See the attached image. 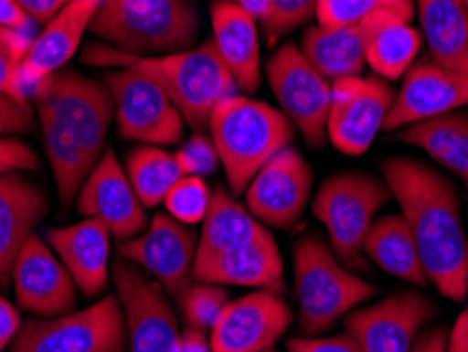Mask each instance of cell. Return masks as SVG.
<instances>
[{
    "label": "cell",
    "instance_id": "5b68a950",
    "mask_svg": "<svg viewBox=\"0 0 468 352\" xmlns=\"http://www.w3.org/2000/svg\"><path fill=\"white\" fill-rule=\"evenodd\" d=\"M293 279L298 327L304 337L325 334L335 321L378 293V287L355 277L332 247L314 234L293 247Z\"/></svg>",
    "mask_w": 468,
    "mask_h": 352
},
{
    "label": "cell",
    "instance_id": "ffe728a7",
    "mask_svg": "<svg viewBox=\"0 0 468 352\" xmlns=\"http://www.w3.org/2000/svg\"><path fill=\"white\" fill-rule=\"evenodd\" d=\"M468 106V74L420 61L405 74L401 91L388 110L384 131H399L414 123L456 112Z\"/></svg>",
    "mask_w": 468,
    "mask_h": 352
},
{
    "label": "cell",
    "instance_id": "7c38bea8",
    "mask_svg": "<svg viewBox=\"0 0 468 352\" xmlns=\"http://www.w3.org/2000/svg\"><path fill=\"white\" fill-rule=\"evenodd\" d=\"M197 234L169 213H156L146 230L119 245V258L150 274L176 304L192 285Z\"/></svg>",
    "mask_w": 468,
    "mask_h": 352
},
{
    "label": "cell",
    "instance_id": "277c9868",
    "mask_svg": "<svg viewBox=\"0 0 468 352\" xmlns=\"http://www.w3.org/2000/svg\"><path fill=\"white\" fill-rule=\"evenodd\" d=\"M198 26L188 0H101L89 30L114 49L148 58L192 49Z\"/></svg>",
    "mask_w": 468,
    "mask_h": 352
},
{
    "label": "cell",
    "instance_id": "7dc6e473",
    "mask_svg": "<svg viewBox=\"0 0 468 352\" xmlns=\"http://www.w3.org/2000/svg\"><path fill=\"white\" fill-rule=\"evenodd\" d=\"M240 9H245L250 13L251 17H256L258 22L264 24L268 16H271V6H272V0H234Z\"/></svg>",
    "mask_w": 468,
    "mask_h": 352
},
{
    "label": "cell",
    "instance_id": "d590c367",
    "mask_svg": "<svg viewBox=\"0 0 468 352\" xmlns=\"http://www.w3.org/2000/svg\"><path fill=\"white\" fill-rule=\"evenodd\" d=\"M176 158L184 176H211L219 165L216 144H213L211 135H205L201 131H197L188 142H184V146L176 152Z\"/></svg>",
    "mask_w": 468,
    "mask_h": 352
},
{
    "label": "cell",
    "instance_id": "b9f144b4",
    "mask_svg": "<svg viewBox=\"0 0 468 352\" xmlns=\"http://www.w3.org/2000/svg\"><path fill=\"white\" fill-rule=\"evenodd\" d=\"M22 329V316L13 304L0 295V352L11 347L16 336Z\"/></svg>",
    "mask_w": 468,
    "mask_h": 352
},
{
    "label": "cell",
    "instance_id": "f35d334b",
    "mask_svg": "<svg viewBox=\"0 0 468 352\" xmlns=\"http://www.w3.org/2000/svg\"><path fill=\"white\" fill-rule=\"evenodd\" d=\"M34 121L30 101L0 93V137H11L30 131Z\"/></svg>",
    "mask_w": 468,
    "mask_h": 352
},
{
    "label": "cell",
    "instance_id": "ba28073f",
    "mask_svg": "<svg viewBox=\"0 0 468 352\" xmlns=\"http://www.w3.org/2000/svg\"><path fill=\"white\" fill-rule=\"evenodd\" d=\"M127 323L119 295L53 319L26 321L9 352H122Z\"/></svg>",
    "mask_w": 468,
    "mask_h": 352
},
{
    "label": "cell",
    "instance_id": "7402d4cb",
    "mask_svg": "<svg viewBox=\"0 0 468 352\" xmlns=\"http://www.w3.org/2000/svg\"><path fill=\"white\" fill-rule=\"evenodd\" d=\"M101 0H70L37 37L32 38L22 64V82L26 93L47 76L59 72L79 51L82 37L91 27Z\"/></svg>",
    "mask_w": 468,
    "mask_h": 352
},
{
    "label": "cell",
    "instance_id": "f6af8a7d",
    "mask_svg": "<svg viewBox=\"0 0 468 352\" xmlns=\"http://www.w3.org/2000/svg\"><path fill=\"white\" fill-rule=\"evenodd\" d=\"M447 352H468V306L450 329V336H447Z\"/></svg>",
    "mask_w": 468,
    "mask_h": 352
},
{
    "label": "cell",
    "instance_id": "30bf717a",
    "mask_svg": "<svg viewBox=\"0 0 468 352\" xmlns=\"http://www.w3.org/2000/svg\"><path fill=\"white\" fill-rule=\"evenodd\" d=\"M268 82L283 112L311 146L327 140V116L332 106V82L308 61L300 47L281 45L266 66Z\"/></svg>",
    "mask_w": 468,
    "mask_h": 352
},
{
    "label": "cell",
    "instance_id": "484cf974",
    "mask_svg": "<svg viewBox=\"0 0 468 352\" xmlns=\"http://www.w3.org/2000/svg\"><path fill=\"white\" fill-rule=\"evenodd\" d=\"M418 17L432 64L468 74V9L464 0H418Z\"/></svg>",
    "mask_w": 468,
    "mask_h": 352
},
{
    "label": "cell",
    "instance_id": "9c48e42d",
    "mask_svg": "<svg viewBox=\"0 0 468 352\" xmlns=\"http://www.w3.org/2000/svg\"><path fill=\"white\" fill-rule=\"evenodd\" d=\"M104 85L112 95L122 140L158 148L182 142L184 116L154 80L129 68H116L104 74Z\"/></svg>",
    "mask_w": 468,
    "mask_h": 352
},
{
    "label": "cell",
    "instance_id": "681fc988",
    "mask_svg": "<svg viewBox=\"0 0 468 352\" xmlns=\"http://www.w3.org/2000/svg\"><path fill=\"white\" fill-rule=\"evenodd\" d=\"M264 352H272V350H264Z\"/></svg>",
    "mask_w": 468,
    "mask_h": 352
},
{
    "label": "cell",
    "instance_id": "52a82bcc",
    "mask_svg": "<svg viewBox=\"0 0 468 352\" xmlns=\"http://www.w3.org/2000/svg\"><path fill=\"white\" fill-rule=\"evenodd\" d=\"M37 114L51 116L74 137L89 161H100L114 121V101L104 82L77 70H59L32 91Z\"/></svg>",
    "mask_w": 468,
    "mask_h": 352
},
{
    "label": "cell",
    "instance_id": "44dd1931",
    "mask_svg": "<svg viewBox=\"0 0 468 352\" xmlns=\"http://www.w3.org/2000/svg\"><path fill=\"white\" fill-rule=\"evenodd\" d=\"M110 234L100 219L85 218L77 224L47 228L43 239L70 272L87 298L104 293L110 281Z\"/></svg>",
    "mask_w": 468,
    "mask_h": 352
},
{
    "label": "cell",
    "instance_id": "4fadbf2b",
    "mask_svg": "<svg viewBox=\"0 0 468 352\" xmlns=\"http://www.w3.org/2000/svg\"><path fill=\"white\" fill-rule=\"evenodd\" d=\"M414 3H401L376 11L365 19L346 26L308 27L302 38V53L329 82L348 76H361L369 43L382 27L397 22H411Z\"/></svg>",
    "mask_w": 468,
    "mask_h": 352
},
{
    "label": "cell",
    "instance_id": "74e56055",
    "mask_svg": "<svg viewBox=\"0 0 468 352\" xmlns=\"http://www.w3.org/2000/svg\"><path fill=\"white\" fill-rule=\"evenodd\" d=\"M38 167V155L17 137H0V176Z\"/></svg>",
    "mask_w": 468,
    "mask_h": 352
},
{
    "label": "cell",
    "instance_id": "d6a6232c",
    "mask_svg": "<svg viewBox=\"0 0 468 352\" xmlns=\"http://www.w3.org/2000/svg\"><path fill=\"white\" fill-rule=\"evenodd\" d=\"M213 190L207 186L203 177L197 176H184L176 182L169 195L165 197V209L177 222L186 226L203 224L205 216H207L211 205Z\"/></svg>",
    "mask_w": 468,
    "mask_h": 352
},
{
    "label": "cell",
    "instance_id": "4dcf8cb0",
    "mask_svg": "<svg viewBox=\"0 0 468 352\" xmlns=\"http://www.w3.org/2000/svg\"><path fill=\"white\" fill-rule=\"evenodd\" d=\"M422 45V34L414 26L408 22L388 24L369 43L365 64H369L371 70L382 79L397 80L414 66Z\"/></svg>",
    "mask_w": 468,
    "mask_h": 352
},
{
    "label": "cell",
    "instance_id": "ac0fdd59",
    "mask_svg": "<svg viewBox=\"0 0 468 352\" xmlns=\"http://www.w3.org/2000/svg\"><path fill=\"white\" fill-rule=\"evenodd\" d=\"M80 216L100 219L110 234L121 240L133 239L148 228V213L131 186L127 171L110 148L91 174L82 182L77 195Z\"/></svg>",
    "mask_w": 468,
    "mask_h": 352
},
{
    "label": "cell",
    "instance_id": "1f68e13d",
    "mask_svg": "<svg viewBox=\"0 0 468 352\" xmlns=\"http://www.w3.org/2000/svg\"><path fill=\"white\" fill-rule=\"evenodd\" d=\"M229 292L222 285H211V283H192L188 292L184 293L182 302L177 304L182 310L186 327L207 331L216 325L219 315L229 306Z\"/></svg>",
    "mask_w": 468,
    "mask_h": 352
},
{
    "label": "cell",
    "instance_id": "5bb4252c",
    "mask_svg": "<svg viewBox=\"0 0 468 352\" xmlns=\"http://www.w3.org/2000/svg\"><path fill=\"white\" fill-rule=\"evenodd\" d=\"M395 101L392 89L382 79L348 76L332 82V106L327 137L344 155H363L384 129Z\"/></svg>",
    "mask_w": 468,
    "mask_h": 352
},
{
    "label": "cell",
    "instance_id": "bcb514c9",
    "mask_svg": "<svg viewBox=\"0 0 468 352\" xmlns=\"http://www.w3.org/2000/svg\"><path fill=\"white\" fill-rule=\"evenodd\" d=\"M180 352H213L205 331L186 327L180 334Z\"/></svg>",
    "mask_w": 468,
    "mask_h": 352
},
{
    "label": "cell",
    "instance_id": "60d3db41",
    "mask_svg": "<svg viewBox=\"0 0 468 352\" xmlns=\"http://www.w3.org/2000/svg\"><path fill=\"white\" fill-rule=\"evenodd\" d=\"M0 26L22 34H30V37H34V27H37V24L27 17V13L16 0H0Z\"/></svg>",
    "mask_w": 468,
    "mask_h": 352
},
{
    "label": "cell",
    "instance_id": "ab89813d",
    "mask_svg": "<svg viewBox=\"0 0 468 352\" xmlns=\"http://www.w3.org/2000/svg\"><path fill=\"white\" fill-rule=\"evenodd\" d=\"M289 352H361L359 344H356L348 334L334 336V337H292L287 342Z\"/></svg>",
    "mask_w": 468,
    "mask_h": 352
},
{
    "label": "cell",
    "instance_id": "ee69618b",
    "mask_svg": "<svg viewBox=\"0 0 468 352\" xmlns=\"http://www.w3.org/2000/svg\"><path fill=\"white\" fill-rule=\"evenodd\" d=\"M447 336H450V329L445 325L431 327L424 334H418L411 352H447Z\"/></svg>",
    "mask_w": 468,
    "mask_h": 352
},
{
    "label": "cell",
    "instance_id": "603a6c76",
    "mask_svg": "<svg viewBox=\"0 0 468 352\" xmlns=\"http://www.w3.org/2000/svg\"><path fill=\"white\" fill-rule=\"evenodd\" d=\"M47 213L49 198L43 188L22 174L0 176V289L11 285L17 255Z\"/></svg>",
    "mask_w": 468,
    "mask_h": 352
},
{
    "label": "cell",
    "instance_id": "f1b7e54d",
    "mask_svg": "<svg viewBox=\"0 0 468 352\" xmlns=\"http://www.w3.org/2000/svg\"><path fill=\"white\" fill-rule=\"evenodd\" d=\"M363 255H367L376 266H380L392 277L414 283L420 287L429 285L414 234L403 216L388 213V216L378 218L365 237Z\"/></svg>",
    "mask_w": 468,
    "mask_h": 352
},
{
    "label": "cell",
    "instance_id": "cb8c5ba5",
    "mask_svg": "<svg viewBox=\"0 0 468 352\" xmlns=\"http://www.w3.org/2000/svg\"><path fill=\"white\" fill-rule=\"evenodd\" d=\"M211 45L239 91L256 93L261 80L258 19L234 0H216L211 6Z\"/></svg>",
    "mask_w": 468,
    "mask_h": 352
},
{
    "label": "cell",
    "instance_id": "836d02e7",
    "mask_svg": "<svg viewBox=\"0 0 468 352\" xmlns=\"http://www.w3.org/2000/svg\"><path fill=\"white\" fill-rule=\"evenodd\" d=\"M30 34H22L0 26V93L27 101L22 82V64L32 45Z\"/></svg>",
    "mask_w": 468,
    "mask_h": 352
},
{
    "label": "cell",
    "instance_id": "8d00e7d4",
    "mask_svg": "<svg viewBox=\"0 0 468 352\" xmlns=\"http://www.w3.org/2000/svg\"><path fill=\"white\" fill-rule=\"evenodd\" d=\"M316 13V0H272L271 16L264 22L266 37L277 40L285 32L306 24Z\"/></svg>",
    "mask_w": 468,
    "mask_h": 352
},
{
    "label": "cell",
    "instance_id": "83f0119b",
    "mask_svg": "<svg viewBox=\"0 0 468 352\" xmlns=\"http://www.w3.org/2000/svg\"><path fill=\"white\" fill-rule=\"evenodd\" d=\"M399 137L411 144L463 182L468 195V112H450L414 123L401 129Z\"/></svg>",
    "mask_w": 468,
    "mask_h": 352
},
{
    "label": "cell",
    "instance_id": "e575fe53",
    "mask_svg": "<svg viewBox=\"0 0 468 352\" xmlns=\"http://www.w3.org/2000/svg\"><path fill=\"white\" fill-rule=\"evenodd\" d=\"M401 0H316V19L319 26L335 27L355 24L371 13L387 9Z\"/></svg>",
    "mask_w": 468,
    "mask_h": 352
},
{
    "label": "cell",
    "instance_id": "d4e9b609",
    "mask_svg": "<svg viewBox=\"0 0 468 352\" xmlns=\"http://www.w3.org/2000/svg\"><path fill=\"white\" fill-rule=\"evenodd\" d=\"M192 281L211 283V285L256 287L281 295L285 292L283 260L272 234L237 251L195 261Z\"/></svg>",
    "mask_w": 468,
    "mask_h": 352
},
{
    "label": "cell",
    "instance_id": "8fae6325",
    "mask_svg": "<svg viewBox=\"0 0 468 352\" xmlns=\"http://www.w3.org/2000/svg\"><path fill=\"white\" fill-rule=\"evenodd\" d=\"M127 323L129 352H180V329L171 298L135 264L119 258L112 268Z\"/></svg>",
    "mask_w": 468,
    "mask_h": 352
},
{
    "label": "cell",
    "instance_id": "3957f363",
    "mask_svg": "<svg viewBox=\"0 0 468 352\" xmlns=\"http://www.w3.org/2000/svg\"><path fill=\"white\" fill-rule=\"evenodd\" d=\"M207 129L234 197L293 140V125L281 110L239 93L213 108Z\"/></svg>",
    "mask_w": 468,
    "mask_h": 352
},
{
    "label": "cell",
    "instance_id": "9a60e30c",
    "mask_svg": "<svg viewBox=\"0 0 468 352\" xmlns=\"http://www.w3.org/2000/svg\"><path fill=\"white\" fill-rule=\"evenodd\" d=\"M313 190V171L298 150L287 146L261 167L245 188V207L271 228L300 222Z\"/></svg>",
    "mask_w": 468,
    "mask_h": 352
},
{
    "label": "cell",
    "instance_id": "e0dca14e",
    "mask_svg": "<svg viewBox=\"0 0 468 352\" xmlns=\"http://www.w3.org/2000/svg\"><path fill=\"white\" fill-rule=\"evenodd\" d=\"M293 313L281 293L258 292L229 302L209 331L213 352H264L272 350L292 327Z\"/></svg>",
    "mask_w": 468,
    "mask_h": 352
},
{
    "label": "cell",
    "instance_id": "7a4b0ae2",
    "mask_svg": "<svg viewBox=\"0 0 468 352\" xmlns=\"http://www.w3.org/2000/svg\"><path fill=\"white\" fill-rule=\"evenodd\" d=\"M82 61L89 66L129 68L148 76L169 95L182 112L186 125L195 131L207 129L213 108L239 91L237 82L226 70L211 40L188 51L148 55V58L91 43L82 51Z\"/></svg>",
    "mask_w": 468,
    "mask_h": 352
},
{
    "label": "cell",
    "instance_id": "4316f807",
    "mask_svg": "<svg viewBox=\"0 0 468 352\" xmlns=\"http://www.w3.org/2000/svg\"><path fill=\"white\" fill-rule=\"evenodd\" d=\"M271 237V230L251 216L245 205H240L222 186L213 190L207 216L203 219V232L198 239L197 260H207L213 255L237 251L258 240Z\"/></svg>",
    "mask_w": 468,
    "mask_h": 352
},
{
    "label": "cell",
    "instance_id": "7bdbcfd3",
    "mask_svg": "<svg viewBox=\"0 0 468 352\" xmlns=\"http://www.w3.org/2000/svg\"><path fill=\"white\" fill-rule=\"evenodd\" d=\"M34 24L47 26L70 0H16Z\"/></svg>",
    "mask_w": 468,
    "mask_h": 352
},
{
    "label": "cell",
    "instance_id": "d6986e66",
    "mask_svg": "<svg viewBox=\"0 0 468 352\" xmlns=\"http://www.w3.org/2000/svg\"><path fill=\"white\" fill-rule=\"evenodd\" d=\"M11 283L19 308L40 319H53L77 308V283L47 240L37 234H32L19 251Z\"/></svg>",
    "mask_w": 468,
    "mask_h": 352
},
{
    "label": "cell",
    "instance_id": "c3c4849f",
    "mask_svg": "<svg viewBox=\"0 0 468 352\" xmlns=\"http://www.w3.org/2000/svg\"><path fill=\"white\" fill-rule=\"evenodd\" d=\"M464 3H466V9H468V0H464Z\"/></svg>",
    "mask_w": 468,
    "mask_h": 352
},
{
    "label": "cell",
    "instance_id": "8992f818",
    "mask_svg": "<svg viewBox=\"0 0 468 352\" xmlns=\"http://www.w3.org/2000/svg\"><path fill=\"white\" fill-rule=\"evenodd\" d=\"M388 198V186L363 171L332 176L314 195V218L325 226L329 247L346 268H365V237Z\"/></svg>",
    "mask_w": 468,
    "mask_h": 352
},
{
    "label": "cell",
    "instance_id": "2e32d148",
    "mask_svg": "<svg viewBox=\"0 0 468 352\" xmlns=\"http://www.w3.org/2000/svg\"><path fill=\"white\" fill-rule=\"evenodd\" d=\"M437 313L435 302L418 292H399L344 316L346 334L361 352H411L416 337Z\"/></svg>",
    "mask_w": 468,
    "mask_h": 352
},
{
    "label": "cell",
    "instance_id": "f546056e",
    "mask_svg": "<svg viewBox=\"0 0 468 352\" xmlns=\"http://www.w3.org/2000/svg\"><path fill=\"white\" fill-rule=\"evenodd\" d=\"M125 171L135 195L146 209L165 201L176 182L184 177V171L176 155L158 146H140L127 155Z\"/></svg>",
    "mask_w": 468,
    "mask_h": 352
},
{
    "label": "cell",
    "instance_id": "6da1fadb",
    "mask_svg": "<svg viewBox=\"0 0 468 352\" xmlns=\"http://www.w3.org/2000/svg\"><path fill=\"white\" fill-rule=\"evenodd\" d=\"M382 176L414 234L426 279L447 300L463 302L468 293V240L456 186L429 165L403 156L384 161Z\"/></svg>",
    "mask_w": 468,
    "mask_h": 352
}]
</instances>
